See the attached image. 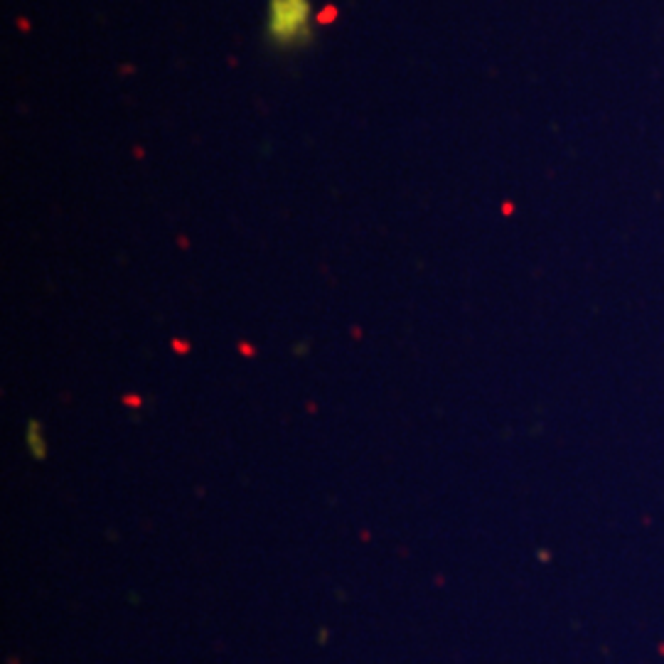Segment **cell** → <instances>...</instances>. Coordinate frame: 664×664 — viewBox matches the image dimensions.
<instances>
[{"label": "cell", "mask_w": 664, "mask_h": 664, "mask_svg": "<svg viewBox=\"0 0 664 664\" xmlns=\"http://www.w3.org/2000/svg\"><path fill=\"white\" fill-rule=\"evenodd\" d=\"M313 0H269L266 5V40L278 49L305 47L313 40Z\"/></svg>", "instance_id": "cell-1"}]
</instances>
